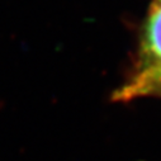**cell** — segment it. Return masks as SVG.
Listing matches in <instances>:
<instances>
[{"instance_id":"1","label":"cell","mask_w":161,"mask_h":161,"mask_svg":"<svg viewBox=\"0 0 161 161\" xmlns=\"http://www.w3.org/2000/svg\"><path fill=\"white\" fill-rule=\"evenodd\" d=\"M161 69V0H152L143 27L136 71Z\"/></svg>"},{"instance_id":"2","label":"cell","mask_w":161,"mask_h":161,"mask_svg":"<svg viewBox=\"0 0 161 161\" xmlns=\"http://www.w3.org/2000/svg\"><path fill=\"white\" fill-rule=\"evenodd\" d=\"M142 97L161 98V69L135 71V74L113 95L114 100L128 102Z\"/></svg>"}]
</instances>
